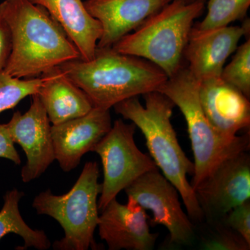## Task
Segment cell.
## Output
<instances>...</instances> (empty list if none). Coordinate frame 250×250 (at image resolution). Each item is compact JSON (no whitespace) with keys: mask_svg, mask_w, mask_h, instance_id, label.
I'll use <instances>...</instances> for the list:
<instances>
[{"mask_svg":"<svg viewBox=\"0 0 250 250\" xmlns=\"http://www.w3.org/2000/svg\"><path fill=\"white\" fill-rule=\"evenodd\" d=\"M125 190L128 200L152 211V225L167 228L171 244L187 246L193 242L194 226L182 208L178 190L159 168L143 174Z\"/></svg>","mask_w":250,"mask_h":250,"instance_id":"cell-8","label":"cell"},{"mask_svg":"<svg viewBox=\"0 0 250 250\" xmlns=\"http://www.w3.org/2000/svg\"><path fill=\"white\" fill-rule=\"evenodd\" d=\"M112 126L110 109L93 107L88 113L52 125L55 160L64 172L76 168L86 153L93 152Z\"/></svg>","mask_w":250,"mask_h":250,"instance_id":"cell-12","label":"cell"},{"mask_svg":"<svg viewBox=\"0 0 250 250\" xmlns=\"http://www.w3.org/2000/svg\"><path fill=\"white\" fill-rule=\"evenodd\" d=\"M14 145L6 124H0V158L12 161L16 165H21V156Z\"/></svg>","mask_w":250,"mask_h":250,"instance_id":"cell-25","label":"cell"},{"mask_svg":"<svg viewBox=\"0 0 250 250\" xmlns=\"http://www.w3.org/2000/svg\"><path fill=\"white\" fill-rule=\"evenodd\" d=\"M199 98L206 117L222 137L235 139L238 131L249 127V98L221 77L199 82Z\"/></svg>","mask_w":250,"mask_h":250,"instance_id":"cell-14","label":"cell"},{"mask_svg":"<svg viewBox=\"0 0 250 250\" xmlns=\"http://www.w3.org/2000/svg\"><path fill=\"white\" fill-rule=\"evenodd\" d=\"M12 47V36L9 23L3 12L2 2L0 4V71H3L7 64Z\"/></svg>","mask_w":250,"mask_h":250,"instance_id":"cell-24","label":"cell"},{"mask_svg":"<svg viewBox=\"0 0 250 250\" xmlns=\"http://www.w3.org/2000/svg\"><path fill=\"white\" fill-rule=\"evenodd\" d=\"M250 0H208L207 14L194 27L202 31L218 29L246 17Z\"/></svg>","mask_w":250,"mask_h":250,"instance_id":"cell-19","label":"cell"},{"mask_svg":"<svg viewBox=\"0 0 250 250\" xmlns=\"http://www.w3.org/2000/svg\"><path fill=\"white\" fill-rule=\"evenodd\" d=\"M6 126L12 141L27 156V163L21 171L22 182L28 183L39 178L55 160L52 125L39 95H32L28 111L15 112Z\"/></svg>","mask_w":250,"mask_h":250,"instance_id":"cell-10","label":"cell"},{"mask_svg":"<svg viewBox=\"0 0 250 250\" xmlns=\"http://www.w3.org/2000/svg\"><path fill=\"white\" fill-rule=\"evenodd\" d=\"M63 73L83 90L94 107L110 109L127 99L157 91L168 77L146 59L98 48L91 60L81 58L59 65Z\"/></svg>","mask_w":250,"mask_h":250,"instance_id":"cell-3","label":"cell"},{"mask_svg":"<svg viewBox=\"0 0 250 250\" xmlns=\"http://www.w3.org/2000/svg\"><path fill=\"white\" fill-rule=\"evenodd\" d=\"M146 210L128 200L122 205L116 198L102 210L99 235L109 250H152L158 233H151Z\"/></svg>","mask_w":250,"mask_h":250,"instance_id":"cell-13","label":"cell"},{"mask_svg":"<svg viewBox=\"0 0 250 250\" xmlns=\"http://www.w3.org/2000/svg\"><path fill=\"white\" fill-rule=\"evenodd\" d=\"M24 195V192L16 188L5 193L4 205L0 210V240L9 233H15L24 241L22 250L30 248L48 250L52 244L45 231L33 229L21 215L19 204Z\"/></svg>","mask_w":250,"mask_h":250,"instance_id":"cell-18","label":"cell"},{"mask_svg":"<svg viewBox=\"0 0 250 250\" xmlns=\"http://www.w3.org/2000/svg\"><path fill=\"white\" fill-rule=\"evenodd\" d=\"M145 106L139 97L129 98L113 107L118 114L131 121L141 130L146 140L148 150L158 168L178 190L188 215L195 221L205 218L195 190L187 176H193L195 166L179 145L171 117L173 103L158 91L143 95Z\"/></svg>","mask_w":250,"mask_h":250,"instance_id":"cell-2","label":"cell"},{"mask_svg":"<svg viewBox=\"0 0 250 250\" xmlns=\"http://www.w3.org/2000/svg\"><path fill=\"white\" fill-rule=\"evenodd\" d=\"M172 0H85V9L101 24L98 48H111Z\"/></svg>","mask_w":250,"mask_h":250,"instance_id":"cell-15","label":"cell"},{"mask_svg":"<svg viewBox=\"0 0 250 250\" xmlns=\"http://www.w3.org/2000/svg\"><path fill=\"white\" fill-rule=\"evenodd\" d=\"M39 95L52 125L84 116L94 107L91 100L62 71L60 67L41 75Z\"/></svg>","mask_w":250,"mask_h":250,"instance_id":"cell-17","label":"cell"},{"mask_svg":"<svg viewBox=\"0 0 250 250\" xmlns=\"http://www.w3.org/2000/svg\"><path fill=\"white\" fill-rule=\"evenodd\" d=\"M232 60L224 67L221 78L246 97L250 96V39L237 47Z\"/></svg>","mask_w":250,"mask_h":250,"instance_id":"cell-21","label":"cell"},{"mask_svg":"<svg viewBox=\"0 0 250 250\" xmlns=\"http://www.w3.org/2000/svg\"><path fill=\"white\" fill-rule=\"evenodd\" d=\"M220 223L241 235L250 245V200L232 208Z\"/></svg>","mask_w":250,"mask_h":250,"instance_id":"cell-23","label":"cell"},{"mask_svg":"<svg viewBox=\"0 0 250 250\" xmlns=\"http://www.w3.org/2000/svg\"><path fill=\"white\" fill-rule=\"evenodd\" d=\"M217 233L206 240L202 245L204 249L208 250H249L250 245L246 240L226 225L217 223Z\"/></svg>","mask_w":250,"mask_h":250,"instance_id":"cell-22","label":"cell"},{"mask_svg":"<svg viewBox=\"0 0 250 250\" xmlns=\"http://www.w3.org/2000/svg\"><path fill=\"white\" fill-rule=\"evenodd\" d=\"M2 4L12 36L5 72L16 78H31L81 58L78 49L45 9L29 0H4Z\"/></svg>","mask_w":250,"mask_h":250,"instance_id":"cell-1","label":"cell"},{"mask_svg":"<svg viewBox=\"0 0 250 250\" xmlns=\"http://www.w3.org/2000/svg\"><path fill=\"white\" fill-rule=\"evenodd\" d=\"M42 79L23 80L0 71V113L12 109L23 99L39 93Z\"/></svg>","mask_w":250,"mask_h":250,"instance_id":"cell-20","label":"cell"},{"mask_svg":"<svg viewBox=\"0 0 250 250\" xmlns=\"http://www.w3.org/2000/svg\"><path fill=\"white\" fill-rule=\"evenodd\" d=\"M247 34H250L249 19L243 26L210 30H200L193 26L184 54L189 71L199 82L221 77L225 62Z\"/></svg>","mask_w":250,"mask_h":250,"instance_id":"cell-11","label":"cell"},{"mask_svg":"<svg viewBox=\"0 0 250 250\" xmlns=\"http://www.w3.org/2000/svg\"><path fill=\"white\" fill-rule=\"evenodd\" d=\"M136 126L123 120L114 122L111 129L94 147L101 159L104 179L98 200L103 210L117 195L143 174L158 169L152 157L141 152L134 141Z\"/></svg>","mask_w":250,"mask_h":250,"instance_id":"cell-7","label":"cell"},{"mask_svg":"<svg viewBox=\"0 0 250 250\" xmlns=\"http://www.w3.org/2000/svg\"><path fill=\"white\" fill-rule=\"evenodd\" d=\"M157 91L170 99L187 122L194 155L195 172L190 184L194 190L223 161L249 150V131L229 140L222 137L210 125L200 104L199 81L187 67L183 65Z\"/></svg>","mask_w":250,"mask_h":250,"instance_id":"cell-5","label":"cell"},{"mask_svg":"<svg viewBox=\"0 0 250 250\" xmlns=\"http://www.w3.org/2000/svg\"><path fill=\"white\" fill-rule=\"evenodd\" d=\"M45 9L75 45L81 59L90 61L96 52L102 27L82 0H29Z\"/></svg>","mask_w":250,"mask_h":250,"instance_id":"cell-16","label":"cell"},{"mask_svg":"<svg viewBox=\"0 0 250 250\" xmlns=\"http://www.w3.org/2000/svg\"><path fill=\"white\" fill-rule=\"evenodd\" d=\"M205 7V0H172L112 48L149 61L170 78L184 65L194 22Z\"/></svg>","mask_w":250,"mask_h":250,"instance_id":"cell-4","label":"cell"},{"mask_svg":"<svg viewBox=\"0 0 250 250\" xmlns=\"http://www.w3.org/2000/svg\"><path fill=\"white\" fill-rule=\"evenodd\" d=\"M188 1H192V0H188Z\"/></svg>","mask_w":250,"mask_h":250,"instance_id":"cell-26","label":"cell"},{"mask_svg":"<svg viewBox=\"0 0 250 250\" xmlns=\"http://www.w3.org/2000/svg\"><path fill=\"white\" fill-rule=\"evenodd\" d=\"M205 217L220 223L229 212L250 200V156L243 152L228 158L195 188Z\"/></svg>","mask_w":250,"mask_h":250,"instance_id":"cell-9","label":"cell"},{"mask_svg":"<svg viewBox=\"0 0 250 250\" xmlns=\"http://www.w3.org/2000/svg\"><path fill=\"white\" fill-rule=\"evenodd\" d=\"M98 163H85L76 183L67 193L56 195L50 190L36 195L32 206L39 215H46L57 220L65 236L54 242L56 250H97L94 233L99 223V183Z\"/></svg>","mask_w":250,"mask_h":250,"instance_id":"cell-6","label":"cell"}]
</instances>
